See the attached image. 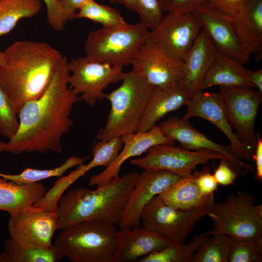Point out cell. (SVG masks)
<instances>
[{"label": "cell", "instance_id": "cell-1", "mask_svg": "<svg viewBox=\"0 0 262 262\" xmlns=\"http://www.w3.org/2000/svg\"><path fill=\"white\" fill-rule=\"evenodd\" d=\"M68 60L63 56L46 90L26 102L18 114V127L8 142L0 141V152H63L62 138L73 125L70 116L79 97L68 87Z\"/></svg>", "mask_w": 262, "mask_h": 262}, {"label": "cell", "instance_id": "cell-2", "mask_svg": "<svg viewBox=\"0 0 262 262\" xmlns=\"http://www.w3.org/2000/svg\"><path fill=\"white\" fill-rule=\"evenodd\" d=\"M4 53L0 83L18 115L26 102L45 92L63 56L46 42L29 40L14 42Z\"/></svg>", "mask_w": 262, "mask_h": 262}, {"label": "cell", "instance_id": "cell-3", "mask_svg": "<svg viewBox=\"0 0 262 262\" xmlns=\"http://www.w3.org/2000/svg\"><path fill=\"white\" fill-rule=\"evenodd\" d=\"M138 174L126 173L97 186L95 190L80 187L64 194L58 200L56 211L57 230H63L85 220L118 226Z\"/></svg>", "mask_w": 262, "mask_h": 262}, {"label": "cell", "instance_id": "cell-4", "mask_svg": "<svg viewBox=\"0 0 262 262\" xmlns=\"http://www.w3.org/2000/svg\"><path fill=\"white\" fill-rule=\"evenodd\" d=\"M121 84L105 98L111 109L104 128L96 135L107 140L136 132L153 87L137 69L124 73Z\"/></svg>", "mask_w": 262, "mask_h": 262}, {"label": "cell", "instance_id": "cell-5", "mask_svg": "<svg viewBox=\"0 0 262 262\" xmlns=\"http://www.w3.org/2000/svg\"><path fill=\"white\" fill-rule=\"evenodd\" d=\"M116 226L85 220L61 230L53 245L72 262H114Z\"/></svg>", "mask_w": 262, "mask_h": 262}, {"label": "cell", "instance_id": "cell-6", "mask_svg": "<svg viewBox=\"0 0 262 262\" xmlns=\"http://www.w3.org/2000/svg\"><path fill=\"white\" fill-rule=\"evenodd\" d=\"M150 31L140 23L90 31L84 44L86 59L123 68L131 65Z\"/></svg>", "mask_w": 262, "mask_h": 262}, {"label": "cell", "instance_id": "cell-7", "mask_svg": "<svg viewBox=\"0 0 262 262\" xmlns=\"http://www.w3.org/2000/svg\"><path fill=\"white\" fill-rule=\"evenodd\" d=\"M255 201L254 195L240 192L214 202L207 214L213 224V233L235 238L262 237V205Z\"/></svg>", "mask_w": 262, "mask_h": 262}, {"label": "cell", "instance_id": "cell-8", "mask_svg": "<svg viewBox=\"0 0 262 262\" xmlns=\"http://www.w3.org/2000/svg\"><path fill=\"white\" fill-rule=\"evenodd\" d=\"M211 209L181 211L168 206L157 196L142 212L141 225L171 243H183L196 223L207 215Z\"/></svg>", "mask_w": 262, "mask_h": 262}, {"label": "cell", "instance_id": "cell-9", "mask_svg": "<svg viewBox=\"0 0 262 262\" xmlns=\"http://www.w3.org/2000/svg\"><path fill=\"white\" fill-rule=\"evenodd\" d=\"M68 87L79 101L93 107L105 98L104 90L109 85L121 81L125 72L121 67L92 62L84 57L68 62Z\"/></svg>", "mask_w": 262, "mask_h": 262}, {"label": "cell", "instance_id": "cell-10", "mask_svg": "<svg viewBox=\"0 0 262 262\" xmlns=\"http://www.w3.org/2000/svg\"><path fill=\"white\" fill-rule=\"evenodd\" d=\"M202 29L194 12L166 13L150 31L148 39L169 57L183 62Z\"/></svg>", "mask_w": 262, "mask_h": 262}, {"label": "cell", "instance_id": "cell-11", "mask_svg": "<svg viewBox=\"0 0 262 262\" xmlns=\"http://www.w3.org/2000/svg\"><path fill=\"white\" fill-rule=\"evenodd\" d=\"M221 159L229 161L226 156L212 150H192L174 145H158L150 148L145 156L132 159L130 163L143 170H165L187 176L198 165Z\"/></svg>", "mask_w": 262, "mask_h": 262}, {"label": "cell", "instance_id": "cell-12", "mask_svg": "<svg viewBox=\"0 0 262 262\" xmlns=\"http://www.w3.org/2000/svg\"><path fill=\"white\" fill-rule=\"evenodd\" d=\"M223 104L230 124L241 140L255 150L257 136L255 125L262 101V93L249 87H220Z\"/></svg>", "mask_w": 262, "mask_h": 262}, {"label": "cell", "instance_id": "cell-13", "mask_svg": "<svg viewBox=\"0 0 262 262\" xmlns=\"http://www.w3.org/2000/svg\"><path fill=\"white\" fill-rule=\"evenodd\" d=\"M187 176L161 170H143L139 173L124 209L120 229L140 226L141 213L150 200Z\"/></svg>", "mask_w": 262, "mask_h": 262}, {"label": "cell", "instance_id": "cell-14", "mask_svg": "<svg viewBox=\"0 0 262 262\" xmlns=\"http://www.w3.org/2000/svg\"><path fill=\"white\" fill-rule=\"evenodd\" d=\"M186 106L183 118L197 117L209 121L227 137L229 146L237 158L254 162L255 150L247 147L233 131L219 92L211 93L199 90L190 99Z\"/></svg>", "mask_w": 262, "mask_h": 262}, {"label": "cell", "instance_id": "cell-15", "mask_svg": "<svg viewBox=\"0 0 262 262\" xmlns=\"http://www.w3.org/2000/svg\"><path fill=\"white\" fill-rule=\"evenodd\" d=\"M217 51L242 64L247 63L250 56L245 51L238 38L233 18L204 1L193 12Z\"/></svg>", "mask_w": 262, "mask_h": 262}, {"label": "cell", "instance_id": "cell-16", "mask_svg": "<svg viewBox=\"0 0 262 262\" xmlns=\"http://www.w3.org/2000/svg\"><path fill=\"white\" fill-rule=\"evenodd\" d=\"M10 239L25 246L49 248L57 229L56 211L30 207L20 213L10 216L8 224Z\"/></svg>", "mask_w": 262, "mask_h": 262}, {"label": "cell", "instance_id": "cell-17", "mask_svg": "<svg viewBox=\"0 0 262 262\" xmlns=\"http://www.w3.org/2000/svg\"><path fill=\"white\" fill-rule=\"evenodd\" d=\"M131 65L153 87H164L182 82L183 62L169 57L149 39L138 50Z\"/></svg>", "mask_w": 262, "mask_h": 262}, {"label": "cell", "instance_id": "cell-18", "mask_svg": "<svg viewBox=\"0 0 262 262\" xmlns=\"http://www.w3.org/2000/svg\"><path fill=\"white\" fill-rule=\"evenodd\" d=\"M164 134L180 147L189 150L205 149L218 152L226 156L238 173L254 171V165L246 163L237 158L230 146H223L213 142L195 129L189 119L172 116L159 125Z\"/></svg>", "mask_w": 262, "mask_h": 262}, {"label": "cell", "instance_id": "cell-19", "mask_svg": "<svg viewBox=\"0 0 262 262\" xmlns=\"http://www.w3.org/2000/svg\"><path fill=\"white\" fill-rule=\"evenodd\" d=\"M121 137L123 146L117 158L103 171L90 177L88 182L90 186L97 187L119 177L122 164L129 159L141 155L153 146L173 145L175 142L167 137L157 125L147 131L127 134Z\"/></svg>", "mask_w": 262, "mask_h": 262}, {"label": "cell", "instance_id": "cell-20", "mask_svg": "<svg viewBox=\"0 0 262 262\" xmlns=\"http://www.w3.org/2000/svg\"><path fill=\"white\" fill-rule=\"evenodd\" d=\"M171 243L165 238L145 229L142 226L120 229L114 262H132L158 252Z\"/></svg>", "mask_w": 262, "mask_h": 262}, {"label": "cell", "instance_id": "cell-21", "mask_svg": "<svg viewBox=\"0 0 262 262\" xmlns=\"http://www.w3.org/2000/svg\"><path fill=\"white\" fill-rule=\"evenodd\" d=\"M217 52L208 35L202 29L183 61L184 74L182 83L190 99L199 90L202 80Z\"/></svg>", "mask_w": 262, "mask_h": 262}, {"label": "cell", "instance_id": "cell-22", "mask_svg": "<svg viewBox=\"0 0 262 262\" xmlns=\"http://www.w3.org/2000/svg\"><path fill=\"white\" fill-rule=\"evenodd\" d=\"M189 100L182 82L154 87L136 132L151 130L167 114L186 106Z\"/></svg>", "mask_w": 262, "mask_h": 262}, {"label": "cell", "instance_id": "cell-23", "mask_svg": "<svg viewBox=\"0 0 262 262\" xmlns=\"http://www.w3.org/2000/svg\"><path fill=\"white\" fill-rule=\"evenodd\" d=\"M233 22L245 51L260 59L262 52V0H251L233 18Z\"/></svg>", "mask_w": 262, "mask_h": 262}, {"label": "cell", "instance_id": "cell-24", "mask_svg": "<svg viewBox=\"0 0 262 262\" xmlns=\"http://www.w3.org/2000/svg\"><path fill=\"white\" fill-rule=\"evenodd\" d=\"M168 206L181 211L211 209L214 194L203 195L195 181L194 173L183 178L158 196Z\"/></svg>", "mask_w": 262, "mask_h": 262}, {"label": "cell", "instance_id": "cell-25", "mask_svg": "<svg viewBox=\"0 0 262 262\" xmlns=\"http://www.w3.org/2000/svg\"><path fill=\"white\" fill-rule=\"evenodd\" d=\"M41 183L19 184L0 177V210L17 215L40 200L46 192Z\"/></svg>", "mask_w": 262, "mask_h": 262}, {"label": "cell", "instance_id": "cell-26", "mask_svg": "<svg viewBox=\"0 0 262 262\" xmlns=\"http://www.w3.org/2000/svg\"><path fill=\"white\" fill-rule=\"evenodd\" d=\"M215 86L254 88L247 77V69L243 64L219 52L203 78L199 90Z\"/></svg>", "mask_w": 262, "mask_h": 262}, {"label": "cell", "instance_id": "cell-27", "mask_svg": "<svg viewBox=\"0 0 262 262\" xmlns=\"http://www.w3.org/2000/svg\"><path fill=\"white\" fill-rule=\"evenodd\" d=\"M41 7V0H1L0 37L11 32L21 19L37 14Z\"/></svg>", "mask_w": 262, "mask_h": 262}, {"label": "cell", "instance_id": "cell-28", "mask_svg": "<svg viewBox=\"0 0 262 262\" xmlns=\"http://www.w3.org/2000/svg\"><path fill=\"white\" fill-rule=\"evenodd\" d=\"M209 230L195 236L187 244L171 243L164 249L141 258L139 262H193V256L203 242L212 235Z\"/></svg>", "mask_w": 262, "mask_h": 262}, {"label": "cell", "instance_id": "cell-29", "mask_svg": "<svg viewBox=\"0 0 262 262\" xmlns=\"http://www.w3.org/2000/svg\"><path fill=\"white\" fill-rule=\"evenodd\" d=\"M4 251L9 262H56L63 257L53 245L46 248L25 246L11 239L5 240Z\"/></svg>", "mask_w": 262, "mask_h": 262}, {"label": "cell", "instance_id": "cell-30", "mask_svg": "<svg viewBox=\"0 0 262 262\" xmlns=\"http://www.w3.org/2000/svg\"><path fill=\"white\" fill-rule=\"evenodd\" d=\"M89 156L80 157L72 156L60 165L52 169H38L27 168L21 173L15 174H5L0 173V177L19 184H27L53 177H60L68 169L84 164Z\"/></svg>", "mask_w": 262, "mask_h": 262}, {"label": "cell", "instance_id": "cell-31", "mask_svg": "<svg viewBox=\"0 0 262 262\" xmlns=\"http://www.w3.org/2000/svg\"><path fill=\"white\" fill-rule=\"evenodd\" d=\"M230 237L213 233L201 244L193 256V262H228Z\"/></svg>", "mask_w": 262, "mask_h": 262}, {"label": "cell", "instance_id": "cell-32", "mask_svg": "<svg viewBox=\"0 0 262 262\" xmlns=\"http://www.w3.org/2000/svg\"><path fill=\"white\" fill-rule=\"evenodd\" d=\"M75 18L88 19L105 28L118 27L128 24L118 10L99 4L95 0L83 5L76 13Z\"/></svg>", "mask_w": 262, "mask_h": 262}, {"label": "cell", "instance_id": "cell-33", "mask_svg": "<svg viewBox=\"0 0 262 262\" xmlns=\"http://www.w3.org/2000/svg\"><path fill=\"white\" fill-rule=\"evenodd\" d=\"M230 237L229 262L262 261V237L258 238Z\"/></svg>", "mask_w": 262, "mask_h": 262}, {"label": "cell", "instance_id": "cell-34", "mask_svg": "<svg viewBox=\"0 0 262 262\" xmlns=\"http://www.w3.org/2000/svg\"><path fill=\"white\" fill-rule=\"evenodd\" d=\"M123 146L121 137L100 140L92 147L93 158L86 164L89 170L98 166H109L116 159Z\"/></svg>", "mask_w": 262, "mask_h": 262}, {"label": "cell", "instance_id": "cell-35", "mask_svg": "<svg viewBox=\"0 0 262 262\" xmlns=\"http://www.w3.org/2000/svg\"><path fill=\"white\" fill-rule=\"evenodd\" d=\"M18 115L6 93L0 83V134L9 140L18 127Z\"/></svg>", "mask_w": 262, "mask_h": 262}, {"label": "cell", "instance_id": "cell-36", "mask_svg": "<svg viewBox=\"0 0 262 262\" xmlns=\"http://www.w3.org/2000/svg\"><path fill=\"white\" fill-rule=\"evenodd\" d=\"M139 23L149 30L154 29L164 15L159 0H135Z\"/></svg>", "mask_w": 262, "mask_h": 262}, {"label": "cell", "instance_id": "cell-37", "mask_svg": "<svg viewBox=\"0 0 262 262\" xmlns=\"http://www.w3.org/2000/svg\"><path fill=\"white\" fill-rule=\"evenodd\" d=\"M47 7V21L52 28L56 31L64 29L67 21L75 18L76 13L64 9L60 0H43Z\"/></svg>", "mask_w": 262, "mask_h": 262}, {"label": "cell", "instance_id": "cell-38", "mask_svg": "<svg viewBox=\"0 0 262 262\" xmlns=\"http://www.w3.org/2000/svg\"><path fill=\"white\" fill-rule=\"evenodd\" d=\"M251 0H203L223 13L234 18Z\"/></svg>", "mask_w": 262, "mask_h": 262}, {"label": "cell", "instance_id": "cell-39", "mask_svg": "<svg viewBox=\"0 0 262 262\" xmlns=\"http://www.w3.org/2000/svg\"><path fill=\"white\" fill-rule=\"evenodd\" d=\"M163 12L185 13L193 12L203 0H159Z\"/></svg>", "mask_w": 262, "mask_h": 262}, {"label": "cell", "instance_id": "cell-40", "mask_svg": "<svg viewBox=\"0 0 262 262\" xmlns=\"http://www.w3.org/2000/svg\"><path fill=\"white\" fill-rule=\"evenodd\" d=\"M220 162L215 170L213 176L218 184L228 186L232 184L238 176V172L231 163L225 159Z\"/></svg>", "mask_w": 262, "mask_h": 262}, {"label": "cell", "instance_id": "cell-41", "mask_svg": "<svg viewBox=\"0 0 262 262\" xmlns=\"http://www.w3.org/2000/svg\"><path fill=\"white\" fill-rule=\"evenodd\" d=\"M195 181L200 191L203 195L213 194L217 190L218 184L213 175L205 169L194 173Z\"/></svg>", "mask_w": 262, "mask_h": 262}, {"label": "cell", "instance_id": "cell-42", "mask_svg": "<svg viewBox=\"0 0 262 262\" xmlns=\"http://www.w3.org/2000/svg\"><path fill=\"white\" fill-rule=\"evenodd\" d=\"M254 161L256 164V178L261 181L262 180V139L257 136V144L255 149Z\"/></svg>", "mask_w": 262, "mask_h": 262}, {"label": "cell", "instance_id": "cell-43", "mask_svg": "<svg viewBox=\"0 0 262 262\" xmlns=\"http://www.w3.org/2000/svg\"><path fill=\"white\" fill-rule=\"evenodd\" d=\"M92 0H60L62 7L72 13H76L83 5Z\"/></svg>", "mask_w": 262, "mask_h": 262}, {"label": "cell", "instance_id": "cell-44", "mask_svg": "<svg viewBox=\"0 0 262 262\" xmlns=\"http://www.w3.org/2000/svg\"><path fill=\"white\" fill-rule=\"evenodd\" d=\"M247 75L254 88L262 93V69L257 70L247 69Z\"/></svg>", "mask_w": 262, "mask_h": 262}, {"label": "cell", "instance_id": "cell-45", "mask_svg": "<svg viewBox=\"0 0 262 262\" xmlns=\"http://www.w3.org/2000/svg\"><path fill=\"white\" fill-rule=\"evenodd\" d=\"M112 3H118L123 5L128 10L136 12L135 0H109Z\"/></svg>", "mask_w": 262, "mask_h": 262}, {"label": "cell", "instance_id": "cell-46", "mask_svg": "<svg viewBox=\"0 0 262 262\" xmlns=\"http://www.w3.org/2000/svg\"><path fill=\"white\" fill-rule=\"evenodd\" d=\"M0 262H9L8 257L4 251L0 252Z\"/></svg>", "mask_w": 262, "mask_h": 262}, {"label": "cell", "instance_id": "cell-47", "mask_svg": "<svg viewBox=\"0 0 262 262\" xmlns=\"http://www.w3.org/2000/svg\"><path fill=\"white\" fill-rule=\"evenodd\" d=\"M5 55L4 51H0V67L5 65Z\"/></svg>", "mask_w": 262, "mask_h": 262}, {"label": "cell", "instance_id": "cell-48", "mask_svg": "<svg viewBox=\"0 0 262 262\" xmlns=\"http://www.w3.org/2000/svg\"></svg>", "mask_w": 262, "mask_h": 262}]
</instances>
